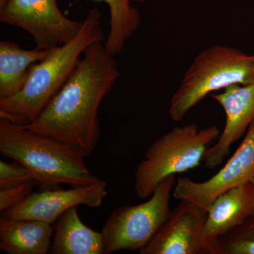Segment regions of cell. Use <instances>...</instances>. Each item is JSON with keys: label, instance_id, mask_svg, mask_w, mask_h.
Returning <instances> with one entry per match:
<instances>
[{"label": "cell", "instance_id": "obj_1", "mask_svg": "<svg viewBox=\"0 0 254 254\" xmlns=\"http://www.w3.org/2000/svg\"><path fill=\"white\" fill-rule=\"evenodd\" d=\"M104 42L83 53L63 88L26 129L55 138L85 157L99 141L98 110L120 76L118 63Z\"/></svg>", "mask_w": 254, "mask_h": 254}, {"label": "cell", "instance_id": "obj_2", "mask_svg": "<svg viewBox=\"0 0 254 254\" xmlns=\"http://www.w3.org/2000/svg\"><path fill=\"white\" fill-rule=\"evenodd\" d=\"M101 21L99 10H90L72 39L32 66L23 89L0 100V118L21 126L33 123L68 81L85 50L93 43L105 42Z\"/></svg>", "mask_w": 254, "mask_h": 254}, {"label": "cell", "instance_id": "obj_3", "mask_svg": "<svg viewBox=\"0 0 254 254\" xmlns=\"http://www.w3.org/2000/svg\"><path fill=\"white\" fill-rule=\"evenodd\" d=\"M0 153L26 167L38 184L72 187L100 182L85 163V156L55 138L0 118Z\"/></svg>", "mask_w": 254, "mask_h": 254}, {"label": "cell", "instance_id": "obj_4", "mask_svg": "<svg viewBox=\"0 0 254 254\" xmlns=\"http://www.w3.org/2000/svg\"><path fill=\"white\" fill-rule=\"evenodd\" d=\"M254 83V55L225 46H214L196 55L170 101V118L181 121L207 95L232 84Z\"/></svg>", "mask_w": 254, "mask_h": 254}, {"label": "cell", "instance_id": "obj_5", "mask_svg": "<svg viewBox=\"0 0 254 254\" xmlns=\"http://www.w3.org/2000/svg\"><path fill=\"white\" fill-rule=\"evenodd\" d=\"M220 131L216 126L199 129L196 124L176 127L153 142L135 171L138 198H148L164 179L199 166Z\"/></svg>", "mask_w": 254, "mask_h": 254}, {"label": "cell", "instance_id": "obj_6", "mask_svg": "<svg viewBox=\"0 0 254 254\" xmlns=\"http://www.w3.org/2000/svg\"><path fill=\"white\" fill-rule=\"evenodd\" d=\"M175 175L164 179L140 204L124 205L110 213L103 227L105 254L140 251L153 240L170 214V200Z\"/></svg>", "mask_w": 254, "mask_h": 254}, {"label": "cell", "instance_id": "obj_7", "mask_svg": "<svg viewBox=\"0 0 254 254\" xmlns=\"http://www.w3.org/2000/svg\"><path fill=\"white\" fill-rule=\"evenodd\" d=\"M0 21L31 35L36 48L53 50L77 34L82 21L71 19L57 0H6L0 6Z\"/></svg>", "mask_w": 254, "mask_h": 254}, {"label": "cell", "instance_id": "obj_8", "mask_svg": "<svg viewBox=\"0 0 254 254\" xmlns=\"http://www.w3.org/2000/svg\"><path fill=\"white\" fill-rule=\"evenodd\" d=\"M254 176V121L236 152L216 175L204 182L180 177L174 187L173 196L187 200L208 212L210 205L227 190L245 185Z\"/></svg>", "mask_w": 254, "mask_h": 254}, {"label": "cell", "instance_id": "obj_9", "mask_svg": "<svg viewBox=\"0 0 254 254\" xmlns=\"http://www.w3.org/2000/svg\"><path fill=\"white\" fill-rule=\"evenodd\" d=\"M208 212L181 200L140 254H213V245L205 236Z\"/></svg>", "mask_w": 254, "mask_h": 254}, {"label": "cell", "instance_id": "obj_10", "mask_svg": "<svg viewBox=\"0 0 254 254\" xmlns=\"http://www.w3.org/2000/svg\"><path fill=\"white\" fill-rule=\"evenodd\" d=\"M107 195V182L103 180L68 190H46L31 193L21 203L5 210L3 215L16 220H39L53 224L73 206L100 207Z\"/></svg>", "mask_w": 254, "mask_h": 254}, {"label": "cell", "instance_id": "obj_11", "mask_svg": "<svg viewBox=\"0 0 254 254\" xmlns=\"http://www.w3.org/2000/svg\"><path fill=\"white\" fill-rule=\"evenodd\" d=\"M225 110L226 123L218 141L205 152V166L215 169L226 158L233 143L245 134L254 121V83L232 84L222 93L210 94Z\"/></svg>", "mask_w": 254, "mask_h": 254}, {"label": "cell", "instance_id": "obj_12", "mask_svg": "<svg viewBox=\"0 0 254 254\" xmlns=\"http://www.w3.org/2000/svg\"><path fill=\"white\" fill-rule=\"evenodd\" d=\"M252 217L249 182L219 195L208 210L205 236L213 244Z\"/></svg>", "mask_w": 254, "mask_h": 254}, {"label": "cell", "instance_id": "obj_13", "mask_svg": "<svg viewBox=\"0 0 254 254\" xmlns=\"http://www.w3.org/2000/svg\"><path fill=\"white\" fill-rule=\"evenodd\" d=\"M78 206L68 209L55 222L52 254H105L103 232L86 226L78 215Z\"/></svg>", "mask_w": 254, "mask_h": 254}, {"label": "cell", "instance_id": "obj_14", "mask_svg": "<svg viewBox=\"0 0 254 254\" xmlns=\"http://www.w3.org/2000/svg\"><path fill=\"white\" fill-rule=\"evenodd\" d=\"M51 224L34 220L0 218V250L8 254H46L51 248Z\"/></svg>", "mask_w": 254, "mask_h": 254}, {"label": "cell", "instance_id": "obj_15", "mask_svg": "<svg viewBox=\"0 0 254 254\" xmlns=\"http://www.w3.org/2000/svg\"><path fill=\"white\" fill-rule=\"evenodd\" d=\"M51 50L23 49L11 41L0 42V100L21 91L27 83L32 66L50 54Z\"/></svg>", "mask_w": 254, "mask_h": 254}, {"label": "cell", "instance_id": "obj_16", "mask_svg": "<svg viewBox=\"0 0 254 254\" xmlns=\"http://www.w3.org/2000/svg\"><path fill=\"white\" fill-rule=\"evenodd\" d=\"M106 3L110 10V30L104 42L110 54L117 56L125 49L127 42L139 28L140 11L131 6V1L143 3L145 0H92Z\"/></svg>", "mask_w": 254, "mask_h": 254}, {"label": "cell", "instance_id": "obj_17", "mask_svg": "<svg viewBox=\"0 0 254 254\" xmlns=\"http://www.w3.org/2000/svg\"><path fill=\"white\" fill-rule=\"evenodd\" d=\"M213 254H254V218L215 241Z\"/></svg>", "mask_w": 254, "mask_h": 254}, {"label": "cell", "instance_id": "obj_18", "mask_svg": "<svg viewBox=\"0 0 254 254\" xmlns=\"http://www.w3.org/2000/svg\"><path fill=\"white\" fill-rule=\"evenodd\" d=\"M36 181L33 174L22 164L0 161V189L15 186L30 181Z\"/></svg>", "mask_w": 254, "mask_h": 254}, {"label": "cell", "instance_id": "obj_19", "mask_svg": "<svg viewBox=\"0 0 254 254\" xmlns=\"http://www.w3.org/2000/svg\"><path fill=\"white\" fill-rule=\"evenodd\" d=\"M38 184L30 181L15 186L0 189V210L5 211L23 201L32 193L33 188Z\"/></svg>", "mask_w": 254, "mask_h": 254}, {"label": "cell", "instance_id": "obj_20", "mask_svg": "<svg viewBox=\"0 0 254 254\" xmlns=\"http://www.w3.org/2000/svg\"><path fill=\"white\" fill-rule=\"evenodd\" d=\"M250 185L251 200H252V218H254V176L249 182Z\"/></svg>", "mask_w": 254, "mask_h": 254}, {"label": "cell", "instance_id": "obj_21", "mask_svg": "<svg viewBox=\"0 0 254 254\" xmlns=\"http://www.w3.org/2000/svg\"><path fill=\"white\" fill-rule=\"evenodd\" d=\"M5 1H6V0H0V6L4 4Z\"/></svg>", "mask_w": 254, "mask_h": 254}]
</instances>
